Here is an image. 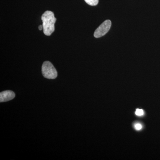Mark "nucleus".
<instances>
[{"label":"nucleus","mask_w":160,"mask_h":160,"mask_svg":"<svg viewBox=\"0 0 160 160\" xmlns=\"http://www.w3.org/2000/svg\"><path fill=\"white\" fill-rule=\"evenodd\" d=\"M15 97V94L13 91L11 90H6L0 93V102H8L13 99Z\"/></svg>","instance_id":"nucleus-4"},{"label":"nucleus","mask_w":160,"mask_h":160,"mask_svg":"<svg viewBox=\"0 0 160 160\" xmlns=\"http://www.w3.org/2000/svg\"><path fill=\"white\" fill-rule=\"evenodd\" d=\"M111 26V22L109 20L102 23L97 29L94 33V36L96 38H100L106 34L109 31Z\"/></svg>","instance_id":"nucleus-3"},{"label":"nucleus","mask_w":160,"mask_h":160,"mask_svg":"<svg viewBox=\"0 0 160 160\" xmlns=\"http://www.w3.org/2000/svg\"><path fill=\"white\" fill-rule=\"evenodd\" d=\"M42 73L44 78L54 79L58 76V72L52 64L49 61L43 63L42 66Z\"/></svg>","instance_id":"nucleus-2"},{"label":"nucleus","mask_w":160,"mask_h":160,"mask_svg":"<svg viewBox=\"0 0 160 160\" xmlns=\"http://www.w3.org/2000/svg\"><path fill=\"white\" fill-rule=\"evenodd\" d=\"M42 20L44 34L46 36L51 35L54 31V25L57 20L54 13L50 11H46L42 15Z\"/></svg>","instance_id":"nucleus-1"},{"label":"nucleus","mask_w":160,"mask_h":160,"mask_svg":"<svg viewBox=\"0 0 160 160\" xmlns=\"http://www.w3.org/2000/svg\"><path fill=\"white\" fill-rule=\"evenodd\" d=\"M86 2L91 6H95L98 5L99 0H85Z\"/></svg>","instance_id":"nucleus-5"},{"label":"nucleus","mask_w":160,"mask_h":160,"mask_svg":"<svg viewBox=\"0 0 160 160\" xmlns=\"http://www.w3.org/2000/svg\"><path fill=\"white\" fill-rule=\"evenodd\" d=\"M144 111L142 109H137L136 110L135 114L138 116H141L144 115Z\"/></svg>","instance_id":"nucleus-6"},{"label":"nucleus","mask_w":160,"mask_h":160,"mask_svg":"<svg viewBox=\"0 0 160 160\" xmlns=\"http://www.w3.org/2000/svg\"><path fill=\"white\" fill-rule=\"evenodd\" d=\"M39 29L40 30H42L43 29V25H40L39 26Z\"/></svg>","instance_id":"nucleus-8"},{"label":"nucleus","mask_w":160,"mask_h":160,"mask_svg":"<svg viewBox=\"0 0 160 160\" xmlns=\"http://www.w3.org/2000/svg\"><path fill=\"white\" fill-rule=\"evenodd\" d=\"M135 129H136L137 130H140L142 129V125L140 123H136L135 124L134 126Z\"/></svg>","instance_id":"nucleus-7"}]
</instances>
